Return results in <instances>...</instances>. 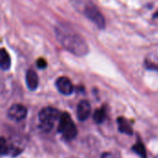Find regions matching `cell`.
<instances>
[{
	"label": "cell",
	"mask_w": 158,
	"mask_h": 158,
	"mask_svg": "<svg viewBox=\"0 0 158 158\" xmlns=\"http://www.w3.org/2000/svg\"><path fill=\"white\" fill-rule=\"evenodd\" d=\"M83 15L89 19L92 22H94L100 30L106 29V19L99 10V8L92 2L85 3L82 9Z\"/></svg>",
	"instance_id": "277c9868"
},
{
	"label": "cell",
	"mask_w": 158,
	"mask_h": 158,
	"mask_svg": "<svg viewBox=\"0 0 158 158\" xmlns=\"http://www.w3.org/2000/svg\"><path fill=\"white\" fill-rule=\"evenodd\" d=\"M92 111L91 104L88 100H81L77 106V118L80 121H85L89 118Z\"/></svg>",
	"instance_id": "52a82bcc"
},
{
	"label": "cell",
	"mask_w": 158,
	"mask_h": 158,
	"mask_svg": "<svg viewBox=\"0 0 158 158\" xmlns=\"http://www.w3.org/2000/svg\"><path fill=\"white\" fill-rule=\"evenodd\" d=\"M101 158H118V156H114L113 154H111V153H104L103 155H102V157Z\"/></svg>",
	"instance_id": "9a60e30c"
},
{
	"label": "cell",
	"mask_w": 158,
	"mask_h": 158,
	"mask_svg": "<svg viewBox=\"0 0 158 158\" xmlns=\"http://www.w3.org/2000/svg\"><path fill=\"white\" fill-rule=\"evenodd\" d=\"M36 65H37V67H38L39 69H45V68H46L47 63H46V61H45L44 58H40V59H38V60H37Z\"/></svg>",
	"instance_id": "5bb4252c"
},
{
	"label": "cell",
	"mask_w": 158,
	"mask_h": 158,
	"mask_svg": "<svg viewBox=\"0 0 158 158\" xmlns=\"http://www.w3.org/2000/svg\"><path fill=\"white\" fill-rule=\"evenodd\" d=\"M107 116V111L106 109V107H101L98 108L94 111V122H96L97 124H102L105 122L106 118Z\"/></svg>",
	"instance_id": "7c38bea8"
},
{
	"label": "cell",
	"mask_w": 158,
	"mask_h": 158,
	"mask_svg": "<svg viewBox=\"0 0 158 158\" xmlns=\"http://www.w3.org/2000/svg\"><path fill=\"white\" fill-rule=\"evenodd\" d=\"M56 33L60 44L71 54L77 56H84L89 52V47L86 41L75 31L68 29L56 28Z\"/></svg>",
	"instance_id": "6da1fadb"
},
{
	"label": "cell",
	"mask_w": 158,
	"mask_h": 158,
	"mask_svg": "<svg viewBox=\"0 0 158 158\" xmlns=\"http://www.w3.org/2000/svg\"><path fill=\"white\" fill-rule=\"evenodd\" d=\"M0 148H1V155L4 156L6 155H9V152H10V144L7 143V142L6 141V139L4 137L1 138V145H0Z\"/></svg>",
	"instance_id": "4fadbf2b"
},
{
	"label": "cell",
	"mask_w": 158,
	"mask_h": 158,
	"mask_svg": "<svg viewBox=\"0 0 158 158\" xmlns=\"http://www.w3.org/2000/svg\"><path fill=\"white\" fill-rule=\"evenodd\" d=\"M154 18H155V19H158V9L157 11L154 14Z\"/></svg>",
	"instance_id": "2e32d148"
},
{
	"label": "cell",
	"mask_w": 158,
	"mask_h": 158,
	"mask_svg": "<svg viewBox=\"0 0 158 158\" xmlns=\"http://www.w3.org/2000/svg\"><path fill=\"white\" fill-rule=\"evenodd\" d=\"M25 81H26V85L28 87V89L30 91H35L38 86H39V78L37 73L30 69L27 70L26 72V77H25Z\"/></svg>",
	"instance_id": "ba28073f"
},
{
	"label": "cell",
	"mask_w": 158,
	"mask_h": 158,
	"mask_svg": "<svg viewBox=\"0 0 158 158\" xmlns=\"http://www.w3.org/2000/svg\"><path fill=\"white\" fill-rule=\"evenodd\" d=\"M0 66H1V69L3 71L8 70L10 69V66H11L10 56L5 48H2L1 52H0Z\"/></svg>",
	"instance_id": "30bf717a"
},
{
	"label": "cell",
	"mask_w": 158,
	"mask_h": 158,
	"mask_svg": "<svg viewBox=\"0 0 158 158\" xmlns=\"http://www.w3.org/2000/svg\"><path fill=\"white\" fill-rule=\"evenodd\" d=\"M62 113L55 107L46 106L41 109L38 114V118L40 121V128L44 132H49L55 123L60 119Z\"/></svg>",
	"instance_id": "7a4b0ae2"
},
{
	"label": "cell",
	"mask_w": 158,
	"mask_h": 158,
	"mask_svg": "<svg viewBox=\"0 0 158 158\" xmlns=\"http://www.w3.org/2000/svg\"><path fill=\"white\" fill-rule=\"evenodd\" d=\"M132 152H134L135 154H137L141 158H147V152L145 149V146L143 144V143L142 142V140L140 139V137H137V142L134 145H132L131 147Z\"/></svg>",
	"instance_id": "8fae6325"
},
{
	"label": "cell",
	"mask_w": 158,
	"mask_h": 158,
	"mask_svg": "<svg viewBox=\"0 0 158 158\" xmlns=\"http://www.w3.org/2000/svg\"><path fill=\"white\" fill-rule=\"evenodd\" d=\"M117 122H118V128L119 132H121L123 134H127L129 136L133 135V130H132L130 122L125 118H122V117L118 118Z\"/></svg>",
	"instance_id": "9c48e42d"
},
{
	"label": "cell",
	"mask_w": 158,
	"mask_h": 158,
	"mask_svg": "<svg viewBox=\"0 0 158 158\" xmlns=\"http://www.w3.org/2000/svg\"><path fill=\"white\" fill-rule=\"evenodd\" d=\"M56 87L61 94L66 95V96L72 94L74 92V86L71 81L68 77H65V76H62L56 79Z\"/></svg>",
	"instance_id": "8992f818"
},
{
	"label": "cell",
	"mask_w": 158,
	"mask_h": 158,
	"mask_svg": "<svg viewBox=\"0 0 158 158\" xmlns=\"http://www.w3.org/2000/svg\"><path fill=\"white\" fill-rule=\"evenodd\" d=\"M57 131L62 135L63 139L68 142L72 141L77 137L78 129L69 113L67 112L62 113V116L59 119Z\"/></svg>",
	"instance_id": "3957f363"
},
{
	"label": "cell",
	"mask_w": 158,
	"mask_h": 158,
	"mask_svg": "<svg viewBox=\"0 0 158 158\" xmlns=\"http://www.w3.org/2000/svg\"><path fill=\"white\" fill-rule=\"evenodd\" d=\"M28 114V109L25 106L21 104H14L7 110V118L12 121H21L26 118Z\"/></svg>",
	"instance_id": "5b68a950"
}]
</instances>
